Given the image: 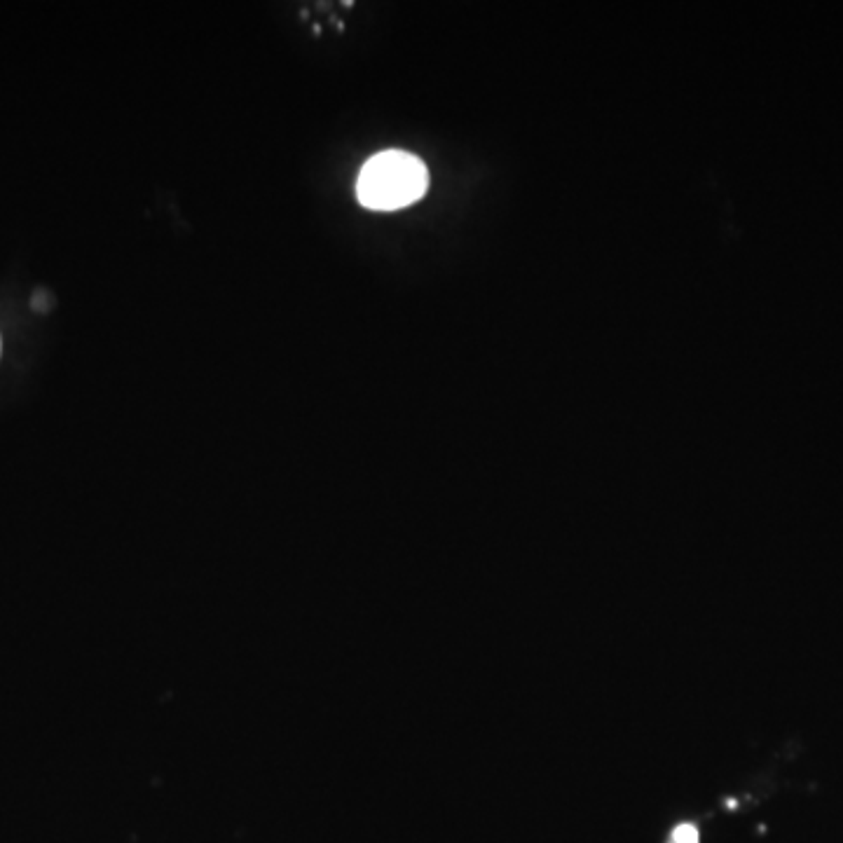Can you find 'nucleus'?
<instances>
[{"mask_svg": "<svg viewBox=\"0 0 843 843\" xmlns=\"http://www.w3.org/2000/svg\"><path fill=\"white\" fill-rule=\"evenodd\" d=\"M429 188V171L415 155L386 150L370 157L356 181L359 201L375 211L410 206Z\"/></svg>", "mask_w": 843, "mask_h": 843, "instance_id": "1", "label": "nucleus"}, {"mask_svg": "<svg viewBox=\"0 0 843 843\" xmlns=\"http://www.w3.org/2000/svg\"><path fill=\"white\" fill-rule=\"evenodd\" d=\"M668 843H698V829L689 822L679 824V827L672 832Z\"/></svg>", "mask_w": 843, "mask_h": 843, "instance_id": "2", "label": "nucleus"}]
</instances>
